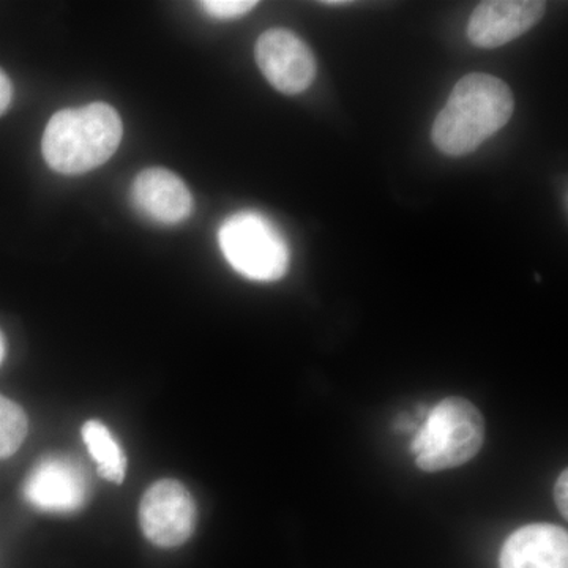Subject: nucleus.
<instances>
[{
	"instance_id": "10",
	"label": "nucleus",
	"mask_w": 568,
	"mask_h": 568,
	"mask_svg": "<svg viewBox=\"0 0 568 568\" xmlns=\"http://www.w3.org/2000/svg\"><path fill=\"white\" fill-rule=\"evenodd\" d=\"M500 568H568L567 530L555 525H529L504 544Z\"/></svg>"
},
{
	"instance_id": "4",
	"label": "nucleus",
	"mask_w": 568,
	"mask_h": 568,
	"mask_svg": "<svg viewBox=\"0 0 568 568\" xmlns=\"http://www.w3.org/2000/svg\"><path fill=\"white\" fill-rule=\"evenodd\" d=\"M220 248L239 274L254 282H276L286 275L290 246L275 224L257 212H239L219 231Z\"/></svg>"
},
{
	"instance_id": "8",
	"label": "nucleus",
	"mask_w": 568,
	"mask_h": 568,
	"mask_svg": "<svg viewBox=\"0 0 568 568\" xmlns=\"http://www.w3.org/2000/svg\"><path fill=\"white\" fill-rule=\"evenodd\" d=\"M547 3L537 0H488L474 10L467 26L470 43L485 50L525 36L544 18Z\"/></svg>"
},
{
	"instance_id": "11",
	"label": "nucleus",
	"mask_w": 568,
	"mask_h": 568,
	"mask_svg": "<svg viewBox=\"0 0 568 568\" xmlns=\"http://www.w3.org/2000/svg\"><path fill=\"white\" fill-rule=\"evenodd\" d=\"M81 433L89 454L95 459L100 476L112 484H122L126 474V458L110 428L102 422L89 420L82 426Z\"/></svg>"
},
{
	"instance_id": "15",
	"label": "nucleus",
	"mask_w": 568,
	"mask_h": 568,
	"mask_svg": "<svg viewBox=\"0 0 568 568\" xmlns=\"http://www.w3.org/2000/svg\"><path fill=\"white\" fill-rule=\"evenodd\" d=\"M567 470L560 474L558 484H556V503H558L559 511L567 518Z\"/></svg>"
},
{
	"instance_id": "12",
	"label": "nucleus",
	"mask_w": 568,
	"mask_h": 568,
	"mask_svg": "<svg viewBox=\"0 0 568 568\" xmlns=\"http://www.w3.org/2000/svg\"><path fill=\"white\" fill-rule=\"evenodd\" d=\"M28 429L29 422L22 407L0 395V458H9L20 450Z\"/></svg>"
},
{
	"instance_id": "9",
	"label": "nucleus",
	"mask_w": 568,
	"mask_h": 568,
	"mask_svg": "<svg viewBox=\"0 0 568 568\" xmlns=\"http://www.w3.org/2000/svg\"><path fill=\"white\" fill-rule=\"evenodd\" d=\"M136 211L152 222L179 224L193 212V196L182 179L163 168L142 171L132 185Z\"/></svg>"
},
{
	"instance_id": "5",
	"label": "nucleus",
	"mask_w": 568,
	"mask_h": 568,
	"mask_svg": "<svg viewBox=\"0 0 568 568\" xmlns=\"http://www.w3.org/2000/svg\"><path fill=\"white\" fill-rule=\"evenodd\" d=\"M142 532L156 547L175 548L192 537L196 506L189 489L174 478L156 481L140 506Z\"/></svg>"
},
{
	"instance_id": "7",
	"label": "nucleus",
	"mask_w": 568,
	"mask_h": 568,
	"mask_svg": "<svg viewBox=\"0 0 568 568\" xmlns=\"http://www.w3.org/2000/svg\"><path fill=\"white\" fill-rule=\"evenodd\" d=\"M256 62L265 80L286 95L305 92L316 78V59L304 40L286 29H272L257 39Z\"/></svg>"
},
{
	"instance_id": "13",
	"label": "nucleus",
	"mask_w": 568,
	"mask_h": 568,
	"mask_svg": "<svg viewBox=\"0 0 568 568\" xmlns=\"http://www.w3.org/2000/svg\"><path fill=\"white\" fill-rule=\"evenodd\" d=\"M257 6L254 0H205L201 7L216 20H235L244 17Z\"/></svg>"
},
{
	"instance_id": "3",
	"label": "nucleus",
	"mask_w": 568,
	"mask_h": 568,
	"mask_svg": "<svg viewBox=\"0 0 568 568\" xmlns=\"http://www.w3.org/2000/svg\"><path fill=\"white\" fill-rule=\"evenodd\" d=\"M484 440L480 410L465 398H446L426 416L410 448L420 469L439 473L476 457Z\"/></svg>"
},
{
	"instance_id": "6",
	"label": "nucleus",
	"mask_w": 568,
	"mask_h": 568,
	"mask_svg": "<svg viewBox=\"0 0 568 568\" xmlns=\"http://www.w3.org/2000/svg\"><path fill=\"white\" fill-rule=\"evenodd\" d=\"M26 500L50 514H73L89 497V478L77 459L50 455L40 459L24 481Z\"/></svg>"
},
{
	"instance_id": "16",
	"label": "nucleus",
	"mask_w": 568,
	"mask_h": 568,
	"mask_svg": "<svg viewBox=\"0 0 568 568\" xmlns=\"http://www.w3.org/2000/svg\"><path fill=\"white\" fill-rule=\"evenodd\" d=\"M3 357H6V339H3V335L0 334V364H2Z\"/></svg>"
},
{
	"instance_id": "2",
	"label": "nucleus",
	"mask_w": 568,
	"mask_h": 568,
	"mask_svg": "<svg viewBox=\"0 0 568 568\" xmlns=\"http://www.w3.org/2000/svg\"><path fill=\"white\" fill-rule=\"evenodd\" d=\"M122 133L121 115L110 104L71 108L52 115L44 129L41 151L55 173L85 174L114 155Z\"/></svg>"
},
{
	"instance_id": "1",
	"label": "nucleus",
	"mask_w": 568,
	"mask_h": 568,
	"mask_svg": "<svg viewBox=\"0 0 568 568\" xmlns=\"http://www.w3.org/2000/svg\"><path fill=\"white\" fill-rule=\"evenodd\" d=\"M514 110L506 82L491 74H467L433 123V142L446 155H469L510 121Z\"/></svg>"
},
{
	"instance_id": "14",
	"label": "nucleus",
	"mask_w": 568,
	"mask_h": 568,
	"mask_svg": "<svg viewBox=\"0 0 568 568\" xmlns=\"http://www.w3.org/2000/svg\"><path fill=\"white\" fill-rule=\"evenodd\" d=\"M11 99H13V88H11L9 77L0 70V115L9 110Z\"/></svg>"
}]
</instances>
